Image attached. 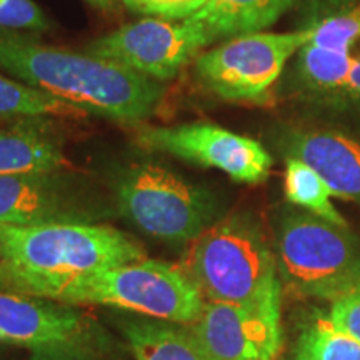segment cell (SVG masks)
Instances as JSON below:
<instances>
[{"mask_svg": "<svg viewBox=\"0 0 360 360\" xmlns=\"http://www.w3.org/2000/svg\"><path fill=\"white\" fill-rule=\"evenodd\" d=\"M0 69L89 114L122 122L152 115L165 90L159 80L109 58L37 44L12 32H0Z\"/></svg>", "mask_w": 360, "mask_h": 360, "instance_id": "1", "label": "cell"}, {"mask_svg": "<svg viewBox=\"0 0 360 360\" xmlns=\"http://www.w3.org/2000/svg\"><path fill=\"white\" fill-rule=\"evenodd\" d=\"M146 259L129 233L103 224H0V289L44 297L70 278Z\"/></svg>", "mask_w": 360, "mask_h": 360, "instance_id": "2", "label": "cell"}, {"mask_svg": "<svg viewBox=\"0 0 360 360\" xmlns=\"http://www.w3.org/2000/svg\"><path fill=\"white\" fill-rule=\"evenodd\" d=\"M307 44L294 56L289 92L328 120L360 127V0H307Z\"/></svg>", "mask_w": 360, "mask_h": 360, "instance_id": "3", "label": "cell"}, {"mask_svg": "<svg viewBox=\"0 0 360 360\" xmlns=\"http://www.w3.org/2000/svg\"><path fill=\"white\" fill-rule=\"evenodd\" d=\"M180 267L210 302L259 304L282 295L276 252L247 214L219 219L188 242Z\"/></svg>", "mask_w": 360, "mask_h": 360, "instance_id": "4", "label": "cell"}, {"mask_svg": "<svg viewBox=\"0 0 360 360\" xmlns=\"http://www.w3.org/2000/svg\"><path fill=\"white\" fill-rule=\"evenodd\" d=\"M44 299L65 305H107L142 317L188 326L205 299L180 265L141 259L70 278Z\"/></svg>", "mask_w": 360, "mask_h": 360, "instance_id": "5", "label": "cell"}, {"mask_svg": "<svg viewBox=\"0 0 360 360\" xmlns=\"http://www.w3.org/2000/svg\"><path fill=\"white\" fill-rule=\"evenodd\" d=\"M282 289L304 299L335 300L360 285V238L304 209H283L276 225Z\"/></svg>", "mask_w": 360, "mask_h": 360, "instance_id": "6", "label": "cell"}, {"mask_svg": "<svg viewBox=\"0 0 360 360\" xmlns=\"http://www.w3.org/2000/svg\"><path fill=\"white\" fill-rule=\"evenodd\" d=\"M119 210L147 236L188 244L219 220V200L205 187L154 162L134 164L115 184Z\"/></svg>", "mask_w": 360, "mask_h": 360, "instance_id": "7", "label": "cell"}, {"mask_svg": "<svg viewBox=\"0 0 360 360\" xmlns=\"http://www.w3.org/2000/svg\"><path fill=\"white\" fill-rule=\"evenodd\" d=\"M310 35V29H297L229 39L197 56V77L209 92L224 101L267 103L289 60Z\"/></svg>", "mask_w": 360, "mask_h": 360, "instance_id": "8", "label": "cell"}, {"mask_svg": "<svg viewBox=\"0 0 360 360\" xmlns=\"http://www.w3.org/2000/svg\"><path fill=\"white\" fill-rule=\"evenodd\" d=\"M137 142L148 150L217 169L236 182L250 186L265 182L274 164L260 142L210 122L146 127L137 132Z\"/></svg>", "mask_w": 360, "mask_h": 360, "instance_id": "9", "label": "cell"}, {"mask_svg": "<svg viewBox=\"0 0 360 360\" xmlns=\"http://www.w3.org/2000/svg\"><path fill=\"white\" fill-rule=\"evenodd\" d=\"M207 45L205 34L191 20L175 24L174 20L147 17L96 39L87 45V52L165 82L197 58Z\"/></svg>", "mask_w": 360, "mask_h": 360, "instance_id": "10", "label": "cell"}, {"mask_svg": "<svg viewBox=\"0 0 360 360\" xmlns=\"http://www.w3.org/2000/svg\"><path fill=\"white\" fill-rule=\"evenodd\" d=\"M187 327L210 360H277L283 349L282 295L250 305L205 300Z\"/></svg>", "mask_w": 360, "mask_h": 360, "instance_id": "11", "label": "cell"}, {"mask_svg": "<svg viewBox=\"0 0 360 360\" xmlns=\"http://www.w3.org/2000/svg\"><path fill=\"white\" fill-rule=\"evenodd\" d=\"M0 344L96 352L102 347V334L74 305L0 290Z\"/></svg>", "mask_w": 360, "mask_h": 360, "instance_id": "12", "label": "cell"}, {"mask_svg": "<svg viewBox=\"0 0 360 360\" xmlns=\"http://www.w3.org/2000/svg\"><path fill=\"white\" fill-rule=\"evenodd\" d=\"M92 204L64 172L0 175V224L90 222Z\"/></svg>", "mask_w": 360, "mask_h": 360, "instance_id": "13", "label": "cell"}, {"mask_svg": "<svg viewBox=\"0 0 360 360\" xmlns=\"http://www.w3.org/2000/svg\"><path fill=\"white\" fill-rule=\"evenodd\" d=\"M283 148L309 164L334 195L360 205V137L337 129L292 130Z\"/></svg>", "mask_w": 360, "mask_h": 360, "instance_id": "14", "label": "cell"}, {"mask_svg": "<svg viewBox=\"0 0 360 360\" xmlns=\"http://www.w3.org/2000/svg\"><path fill=\"white\" fill-rule=\"evenodd\" d=\"M295 4L297 0H207L187 20L212 44L219 39L264 32Z\"/></svg>", "mask_w": 360, "mask_h": 360, "instance_id": "15", "label": "cell"}, {"mask_svg": "<svg viewBox=\"0 0 360 360\" xmlns=\"http://www.w3.org/2000/svg\"><path fill=\"white\" fill-rule=\"evenodd\" d=\"M64 148L44 125L29 120L0 130V175L64 172Z\"/></svg>", "mask_w": 360, "mask_h": 360, "instance_id": "16", "label": "cell"}, {"mask_svg": "<svg viewBox=\"0 0 360 360\" xmlns=\"http://www.w3.org/2000/svg\"><path fill=\"white\" fill-rule=\"evenodd\" d=\"M134 360H210L187 326L139 319L124 326Z\"/></svg>", "mask_w": 360, "mask_h": 360, "instance_id": "17", "label": "cell"}, {"mask_svg": "<svg viewBox=\"0 0 360 360\" xmlns=\"http://www.w3.org/2000/svg\"><path fill=\"white\" fill-rule=\"evenodd\" d=\"M283 192L292 205L328 220V222L349 227L347 220L342 217L330 197L334 195L326 180L315 170L295 157H287L283 170Z\"/></svg>", "mask_w": 360, "mask_h": 360, "instance_id": "18", "label": "cell"}, {"mask_svg": "<svg viewBox=\"0 0 360 360\" xmlns=\"http://www.w3.org/2000/svg\"><path fill=\"white\" fill-rule=\"evenodd\" d=\"M0 115L27 119H84L89 112L32 85L0 75Z\"/></svg>", "mask_w": 360, "mask_h": 360, "instance_id": "19", "label": "cell"}, {"mask_svg": "<svg viewBox=\"0 0 360 360\" xmlns=\"http://www.w3.org/2000/svg\"><path fill=\"white\" fill-rule=\"evenodd\" d=\"M295 360H360V342L337 328L327 314H315L300 328Z\"/></svg>", "mask_w": 360, "mask_h": 360, "instance_id": "20", "label": "cell"}, {"mask_svg": "<svg viewBox=\"0 0 360 360\" xmlns=\"http://www.w3.org/2000/svg\"><path fill=\"white\" fill-rule=\"evenodd\" d=\"M132 11L165 20H186L204 7L207 0H124Z\"/></svg>", "mask_w": 360, "mask_h": 360, "instance_id": "21", "label": "cell"}, {"mask_svg": "<svg viewBox=\"0 0 360 360\" xmlns=\"http://www.w3.org/2000/svg\"><path fill=\"white\" fill-rule=\"evenodd\" d=\"M327 317L339 330L360 342V285L332 300Z\"/></svg>", "mask_w": 360, "mask_h": 360, "instance_id": "22", "label": "cell"}, {"mask_svg": "<svg viewBox=\"0 0 360 360\" xmlns=\"http://www.w3.org/2000/svg\"><path fill=\"white\" fill-rule=\"evenodd\" d=\"M90 350L67 347H40L34 349L30 360H96Z\"/></svg>", "mask_w": 360, "mask_h": 360, "instance_id": "23", "label": "cell"}, {"mask_svg": "<svg viewBox=\"0 0 360 360\" xmlns=\"http://www.w3.org/2000/svg\"><path fill=\"white\" fill-rule=\"evenodd\" d=\"M90 2L97 4V6H101V7H109L110 4H114V0H90Z\"/></svg>", "mask_w": 360, "mask_h": 360, "instance_id": "24", "label": "cell"}, {"mask_svg": "<svg viewBox=\"0 0 360 360\" xmlns=\"http://www.w3.org/2000/svg\"><path fill=\"white\" fill-rule=\"evenodd\" d=\"M6 2H7V0H0V7H2Z\"/></svg>", "mask_w": 360, "mask_h": 360, "instance_id": "25", "label": "cell"}]
</instances>
